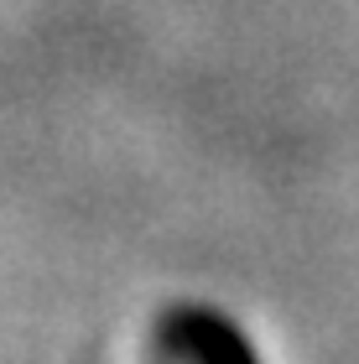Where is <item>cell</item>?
<instances>
[{
	"label": "cell",
	"mask_w": 359,
	"mask_h": 364,
	"mask_svg": "<svg viewBox=\"0 0 359 364\" xmlns=\"http://www.w3.org/2000/svg\"><path fill=\"white\" fill-rule=\"evenodd\" d=\"M151 349L161 359H183V364H240L255 359V343L245 333V323L235 312H224L214 302H177L156 318L151 328Z\"/></svg>",
	"instance_id": "cell-1"
}]
</instances>
